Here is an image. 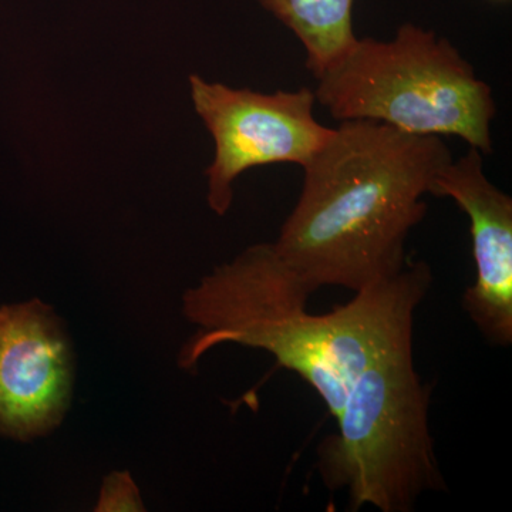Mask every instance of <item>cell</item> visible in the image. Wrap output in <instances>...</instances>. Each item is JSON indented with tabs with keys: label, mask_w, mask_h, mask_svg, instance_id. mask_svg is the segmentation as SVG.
I'll return each mask as SVG.
<instances>
[{
	"label": "cell",
	"mask_w": 512,
	"mask_h": 512,
	"mask_svg": "<svg viewBox=\"0 0 512 512\" xmlns=\"http://www.w3.org/2000/svg\"><path fill=\"white\" fill-rule=\"evenodd\" d=\"M431 282L430 266L409 259L346 305L313 315L312 293L275 245H254L185 292L184 315L201 329L181 349L178 365L190 370L222 343L265 350L305 380L336 419L359 373L412 342L414 316Z\"/></svg>",
	"instance_id": "1"
},
{
	"label": "cell",
	"mask_w": 512,
	"mask_h": 512,
	"mask_svg": "<svg viewBox=\"0 0 512 512\" xmlns=\"http://www.w3.org/2000/svg\"><path fill=\"white\" fill-rule=\"evenodd\" d=\"M451 160L440 137L342 121L303 165L301 195L276 251L311 293H356L396 275L410 232L427 214L424 197Z\"/></svg>",
	"instance_id": "2"
},
{
	"label": "cell",
	"mask_w": 512,
	"mask_h": 512,
	"mask_svg": "<svg viewBox=\"0 0 512 512\" xmlns=\"http://www.w3.org/2000/svg\"><path fill=\"white\" fill-rule=\"evenodd\" d=\"M316 103L333 119L372 120L414 136H454L493 153V90L433 30L404 23L389 42L362 37L319 77Z\"/></svg>",
	"instance_id": "3"
},
{
	"label": "cell",
	"mask_w": 512,
	"mask_h": 512,
	"mask_svg": "<svg viewBox=\"0 0 512 512\" xmlns=\"http://www.w3.org/2000/svg\"><path fill=\"white\" fill-rule=\"evenodd\" d=\"M431 389L414 365L413 342L377 356L350 386L338 433L318 447L326 487L349 507L409 512L431 491H446L430 433Z\"/></svg>",
	"instance_id": "4"
},
{
	"label": "cell",
	"mask_w": 512,
	"mask_h": 512,
	"mask_svg": "<svg viewBox=\"0 0 512 512\" xmlns=\"http://www.w3.org/2000/svg\"><path fill=\"white\" fill-rule=\"evenodd\" d=\"M191 99L215 143L207 170V200L215 214H227L234 183L251 168L269 164L303 167L332 136L315 117V93L252 92L190 76Z\"/></svg>",
	"instance_id": "5"
},
{
	"label": "cell",
	"mask_w": 512,
	"mask_h": 512,
	"mask_svg": "<svg viewBox=\"0 0 512 512\" xmlns=\"http://www.w3.org/2000/svg\"><path fill=\"white\" fill-rule=\"evenodd\" d=\"M73 349L39 299L0 308V434L29 441L62 423L72 399Z\"/></svg>",
	"instance_id": "6"
},
{
	"label": "cell",
	"mask_w": 512,
	"mask_h": 512,
	"mask_svg": "<svg viewBox=\"0 0 512 512\" xmlns=\"http://www.w3.org/2000/svg\"><path fill=\"white\" fill-rule=\"evenodd\" d=\"M477 148L451 160L431 187L434 197L451 198L470 220L477 276L461 305L491 345L512 343V198L488 180Z\"/></svg>",
	"instance_id": "7"
},
{
	"label": "cell",
	"mask_w": 512,
	"mask_h": 512,
	"mask_svg": "<svg viewBox=\"0 0 512 512\" xmlns=\"http://www.w3.org/2000/svg\"><path fill=\"white\" fill-rule=\"evenodd\" d=\"M306 50V67L315 79L342 62L357 39L353 32L355 0H256Z\"/></svg>",
	"instance_id": "8"
},
{
	"label": "cell",
	"mask_w": 512,
	"mask_h": 512,
	"mask_svg": "<svg viewBox=\"0 0 512 512\" xmlns=\"http://www.w3.org/2000/svg\"><path fill=\"white\" fill-rule=\"evenodd\" d=\"M96 511H144L140 491L130 474L113 473L104 480Z\"/></svg>",
	"instance_id": "9"
}]
</instances>
